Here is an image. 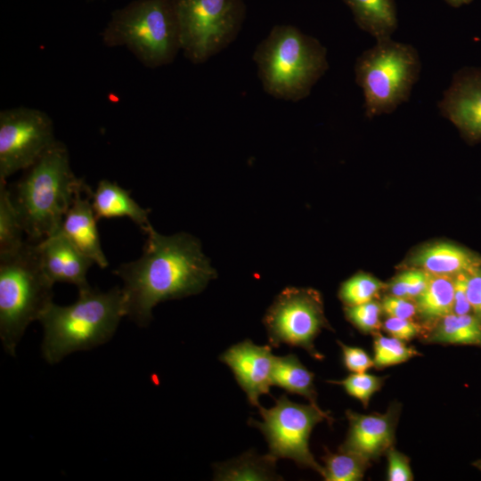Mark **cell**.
Returning a JSON list of instances; mask_svg holds the SVG:
<instances>
[{
  "label": "cell",
  "mask_w": 481,
  "mask_h": 481,
  "mask_svg": "<svg viewBox=\"0 0 481 481\" xmlns=\"http://www.w3.org/2000/svg\"><path fill=\"white\" fill-rule=\"evenodd\" d=\"M145 234L141 257L113 271L123 281L125 316L139 327L149 325L159 303L199 294L216 277L194 236L162 235L152 226Z\"/></svg>",
  "instance_id": "6da1fadb"
},
{
  "label": "cell",
  "mask_w": 481,
  "mask_h": 481,
  "mask_svg": "<svg viewBox=\"0 0 481 481\" xmlns=\"http://www.w3.org/2000/svg\"><path fill=\"white\" fill-rule=\"evenodd\" d=\"M86 185L74 175L66 145L56 141L8 187L27 240L38 243L59 232L76 193Z\"/></svg>",
  "instance_id": "7a4b0ae2"
},
{
  "label": "cell",
  "mask_w": 481,
  "mask_h": 481,
  "mask_svg": "<svg viewBox=\"0 0 481 481\" xmlns=\"http://www.w3.org/2000/svg\"><path fill=\"white\" fill-rule=\"evenodd\" d=\"M125 316L121 287L107 291L91 286L78 290L69 306L50 303L38 318L44 338L41 353L50 364L77 351L90 350L108 342Z\"/></svg>",
  "instance_id": "3957f363"
},
{
  "label": "cell",
  "mask_w": 481,
  "mask_h": 481,
  "mask_svg": "<svg viewBox=\"0 0 481 481\" xmlns=\"http://www.w3.org/2000/svg\"><path fill=\"white\" fill-rule=\"evenodd\" d=\"M253 60L264 90L274 98L298 102L329 69L327 49L291 25H276L257 46Z\"/></svg>",
  "instance_id": "277c9868"
},
{
  "label": "cell",
  "mask_w": 481,
  "mask_h": 481,
  "mask_svg": "<svg viewBox=\"0 0 481 481\" xmlns=\"http://www.w3.org/2000/svg\"><path fill=\"white\" fill-rule=\"evenodd\" d=\"M53 287L37 243L25 240L16 252L0 257V338L9 355L15 356L28 326L53 302Z\"/></svg>",
  "instance_id": "5b68a950"
},
{
  "label": "cell",
  "mask_w": 481,
  "mask_h": 481,
  "mask_svg": "<svg viewBox=\"0 0 481 481\" xmlns=\"http://www.w3.org/2000/svg\"><path fill=\"white\" fill-rule=\"evenodd\" d=\"M110 47L126 46L147 68L174 61L181 50L171 0H135L112 13L102 32Z\"/></svg>",
  "instance_id": "8992f818"
},
{
  "label": "cell",
  "mask_w": 481,
  "mask_h": 481,
  "mask_svg": "<svg viewBox=\"0 0 481 481\" xmlns=\"http://www.w3.org/2000/svg\"><path fill=\"white\" fill-rule=\"evenodd\" d=\"M421 62L416 48L391 37L376 40L355 63V83L364 97L365 116L394 112L408 102L419 80Z\"/></svg>",
  "instance_id": "52a82bcc"
},
{
  "label": "cell",
  "mask_w": 481,
  "mask_h": 481,
  "mask_svg": "<svg viewBox=\"0 0 481 481\" xmlns=\"http://www.w3.org/2000/svg\"><path fill=\"white\" fill-rule=\"evenodd\" d=\"M177 19L181 50L194 64L232 43L245 18L242 0H171Z\"/></svg>",
  "instance_id": "ba28073f"
},
{
  "label": "cell",
  "mask_w": 481,
  "mask_h": 481,
  "mask_svg": "<svg viewBox=\"0 0 481 481\" xmlns=\"http://www.w3.org/2000/svg\"><path fill=\"white\" fill-rule=\"evenodd\" d=\"M263 420L249 419V424L258 428L266 439L270 454L276 459H290L298 466L311 469L323 476L324 469L309 448V437L316 424L333 419L329 412L311 404L290 401L286 395L275 400L272 408L258 407Z\"/></svg>",
  "instance_id": "9c48e42d"
},
{
  "label": "cell",
  "mask_w": 481,
  "mask_h": 481,
  "mask_svg": "<svg viewBox=\"0 0 481 481\" xmlns=\"http://www.w3.org/2000/svg\"><path fill=\"white\" fill-rule=\"evenodd\" d=\"M263 323L272 347L281 344L305 349L313 358L324 355L314 346L322 329H330L321 295L313 289L287 287L267 309Z\"/></svg>",
  "instance_id": "30bf717a"
},
{
  "label": "cell",
  "mask_w": 481,
  "mask_h": 481,
  "mask_svg": "<svg viewBox=\"0 0 481 481\" xmlns=\"http://www.w3.org/2000/svg\"><path fill=\"white\" fill-rule=\"evenodd\" d=\"M57 140L51 118L18 107L0 112V182L30 167Z\"/></svg>",
  "instance_id": "8fae6325"
},
{
  "label": "cell",
  "mask_w": 481,
  "mask_h": 481,
  "mask_svg": "<svg viewBox=\"0 0 481 481\" xmlns=\"http://www.w3.org/2000/svg\"><path fill=\"white\" fill-rule=\"evenodd\" d=\"M437 106L465 138L481 141V68L457 70Z\"/></svg>",
  "instance_id": "7c38bea8"
},
{
  "label": "cell",
  "mask_w": 481,
  "mask_h": 481,
  "mask_svg": "<svg viewBox=\"0 0 481 481\" xmlns=\"http://www.w3.org/2000/svg\"><path fill=\"white\" fill-rule=\"evenodd\" d=\"M400 410L398 403H393L385 413L361 414L346 410L348 431L338 450L355 453L370 463L376 461L395 444Z\"/></svg>",
  "instance_id": "4fadbf2b"
},
{
  "label": "cell",
  "mask_w": 481,
  "mask_h": 481,
  "mask_svg": "<svg viewBox=\"0 0 481 481\" xmlns=\"http://www.w3.org/2000/svg\"><path fill=\"white\" fill-rule=\"evenodd\" d=\"M274 355L271 346H257L245 339L230 346L219 355V361L232 371L249 404L260 407L259 396L270 394Z\"/></svg>",
  "instance_id": "5bb4252c"
},
{
  "label": "cell",
  "mask_w": 481,
  "mask_h": 481,
  "mask_svg": "<svg viewBox=\"0 0 481 481\" xmlns=\"http://www.w3.org/2000/svg\"><path fill=\"white\" fill-rule=\"evenodd\" d=\"M37 247L42 268L53 284L69 283L78 290L90 287L86 273L94 263L61 231L38 242Z\"/></svg>",
  "instance_id": "9a60e30c"
},
{
  "label": "cell",
  "mask_w": 481,
  "mask_h": 481,
  "mask_svg": "<svg viewBox=\"0 0 481 481\" xmlns=\"http://www.w3.org/2000/svg\"><path fill=\"white\" fill-rule=\"evenodd\" d=\"M91 192L86 185L76 193L60 231L94 264L105 268L109 262L102 249Z\"/></svg>",
  "instance_id": "2e32d148"
},
{
  "label": "cell",
  "mask_w": 481,
  "mask_h": 481,
  "mask_svg": "<svg viewBox=\"0 0 481 481\" xmlns=\"http://www.w3.org/2000/svg\"><path fill=\"white\" fill-rule=\"evenodd\" d=\"M92 206L97 220L126 216L144 233L151 226L149 221L150 209L142 208L132 197L131 192L117 183L107 179L99 181L91 192Z\"/></svg>",
  "instance_id": "e0dca14e"
},
{
  "label": "cell",
  "mask_w": 481,
  "mask_h": 481,
  "mask_svg": "<svg viewBox=\"0 0 481 481\" xmlns=\"http://www.w3.org/2000/svg\"><path fill=\"white\" fill-rule=\"evenodd\" d=\"M481 263V257L454 244L439 242L419 250L411 264L430 274L456 276L469 273Z\"/></svg>",
  "instance_id": "ac0fdd59"
},
{
  "label": "cell",
  "mask_w": 481,
  "mask_h": 481,
  "mask_svg": "<svg viewBox=\"0 0 481 481\" xmlns=\"http://www.w3.org/2000/svg\"><path fill=\"white\" fill-rule=\"evenodd\" d=\"M426 343L481 347V321L473 314H450L427 328Z\"/></svg>",
  "instance_id": "d6986e66"
},
{
  "label": "cell",
  "mask_w": 481,
  "mask_h": 481,
  "mask_svg": "<svg viewBox=\"0 0 481 481\" xmlns=\"http://www.w3.org/2000/svg\"><path fill=\"white\" fill-rule=\"evenodd\" d=\"M355 23L376 40L391 37L398 26L395 0H343Z\"/></svg>",
  "instance_id": "ffe728a7"
},
{
  "label": "cell",
  "mask_w": 481,
  "mask_h": 481,
  "mask_svg": "<svg viewBox=\"0 0 481 481\" xmlns=\"http://www.w3.org/2000/svg\"><path fill=\"white\" fill-rule=\"evenodd\" d=\"M424 330L453 313L454 276L430 274L425 289L414 299Z\"/></svg>",
  "instance_id": "44dd1931"
},
{
  "label": "cell",
  "mask_w": 481,
  "mask_h": 481,
  "mask_svg": "<svg viewBox=\"0 0 481 481\" xmlns=\"http://www.w3.org/2000/svg\"><path fill=\"white\" fill-rule=\"evenodd\" d=\"M277 459L249 451L238 458L214 466V480H281L276 474Z\"/></svg>",
  "instance_id": "7402d4cb"
},
{
  "label": "cell",
  "mask_w": 481,
  "mask_h": 481,
  "mask_svg": "<svg viewBox=\"0 0 481 481\" xmlns=\"http://www.w3.org/2000/svg\"><path fill=\"white\" fill-rule=\"evenodd\" d=\"M314 379V373L295 355L274 357L273 386L280 387L289 394L304 396L309 404L319 407Z\"/></svg>",
  "instance_id": "603a6c76"
},
{
  "label": "cell",
  "mask_w": 481,
  "mask_h": 481,
  "mask_svg": "<svg viewBox=\"0 0 481 481\" xmlns=\"http://www.w3.org/2000/svg\"><path fill=\"white\" fill-rule=\"evenodd\" d=\"M24 231L10 198L6 182H0V257L16 252L23 245Z\"/></svg>",
  "instance_id": "cb8c5ba5"
},
{
  "label": "cell",
  "mask_w": 481,
  "mask_h": 481,
  "mask_svg": "<svg viewBox=\"0 0 481 481\" xmlns=\"http://www.w3.org/2000/svg\"><path fill=\"white\" fill-rule=\"evenodd\" d=\"M324 462L323 479L326 481H359L371 463L362 457L341 450L331 452L327 448L322 457Z\"/></svg>",
  "instance_id": "d4e9b609"
},
{
  "label": "cell",
  "mask_w": 481,
  "mask_h": 481,
  "mask_svg": "<svg viewBox=\"0 0 481 481\" xmlns=\"http://www.w3.org/2000/svg\"><path fill=\"white\" fill-rule=\"evenodd\" d=\"M420 355L414 346L394 337H386L379 332L374 334L373 361L374 367L383 369L400 364Z\"/></svg>",
  "instance_id": "484cf974"
},
{
  "label": "cell",
  "mask_w": 481,
  "mask_h": 481,
  "mask_svg": "<svg viewBox=\"0 0 481 481\" xmlns=\"http://www.w3.org/2000/svg\"><path fill=\"white\" fill-rule=\"evenodd\" d=\"M387 285L368 273H357L345 281L338 290V298L346 306L370 302L386 289Z\"/></svg>",
  "instance_id": "4316f807"
},
{
  "label": "cell",
  "mask_w": 481,
  "mask_h": 481,
  "mask_svg": "<svg viewBox=\"0 0 481 481\" xmlns=\"http://www.w3.org/2000/svg\"><path fill=\"white\" fill-rule=\"evenodd\" d=\"M385 377H379L366 372H353L341 380H327L341 386L352 397L359 400L367 408L372 395L380 390Z\"/></svg>",
  "instance_id": "83f0119b"
},
{
  "label": "cell",
  "mask_w": 481,
  "mask_h": 481,
  "mask_svg": "<svg viewBox=\"0 0 481 481\" xmlns=\"http://www.w3.org/2000/svg\"><path fill=\"white\" fill-rule=\"evenodd\" d=\"M345 315L357 330L364 334H376L382 328L381 304L371 300L360 305L346 306Z\"/></svg>",
  "instance_id": "f1b7e54d"
},
{
  "label": "cell",
  "mask_w": 481,
  "mask_h": 481,
  "mask_svg": "<svg viewBox=\"0 0 481 481\" xmlns=\"http://www.w3.org/2000/svg\"><path fill=\"white\" fill-rule=\"evenodd\" d=\"M382 330L389 336L405 342L422 335L424 332L423 325L414 322L412 319L396 317H387L382 322Z\"/></svg>",
  "instance_id": "f546056e"
},
{
  "label": "cell",
  "mask_w": 481,
  "mask_h": 481,
  "mask_svg": "<svg viewBox=\"0 0 481 481\" xmlns=\"http://www.w3.org/2000/svg\"><path fill=\"white\" fill-rule=\"evenodd\" d=\"M387 459V479L388 481H412L413 474L410 459L403 452L391 447L385 454Z\"/></svg>",
  "instance_id": "4dcf8cb0"
},
{
  "label": "cell",
  "mask_w": 481,
  "mask_h": 481,
  "mask_svg": "<svg viewBox=\"0 0 481 481\" xmlns=\"http://www.w3.org/2000/svg\"><path fill=\"white\" fill-rule=\"evenodd\" d=\"M342 351L343 364L351 372H366L374 367V361L368 353L358 346H351L338 340Z\"/></svg>",
  "instance_id": "1f68e13d"
},
{
  "label": "cell",
  "mask_w": 481,
  "mask_h": 481,
  "mask_svg": "<svg viewBox=\"0 0 481 481\" xmlns=\"http://www.w3.org/2000/svg\"><path fill=\"white\" fill-rule=\"evenodd\" d=\"M380 304L387 317L412 319L417 314L416 304L412 299L387 295Z\"/></svg>",
  "instance_id": "d6a6232c"
},
{
  "label": "cell",
  "mask_w": 481,
  "mask_h": 481,
  "mask_svg": "<svg viewBox=\"0 0 481 481\" xmlns=\"http://www.w3.org/2000/svg\"><path fill=\"white\" fill-rule=\"evenodd\" d=\"M467 296L471 313L481 321V263L467 273Z\"/></svg>",
  "instance_id": "836d02e7"
},
{
  "label": "cell",
  "mask_w": 481,
  "mask_h": 481,
  "mask_svg": "<svg viewBox=\"0 0 481 481\" xmlns=\"http://www.w3.org/2000/svg\"><path fill=\"white\" fill-rule=\"evenodd\" d=\"M467 273L454 276L453 313L457 314H472L467 296Z\"/></svg>",
  "instance_id": "e575fe53"
},
{
  "label": "cell",
  "mask_w": 481,
  "mask_h": 481,
  "mask_svg": "<svg viewBox=\"0 0 481 481\" xmlns=\"http://www.w3.org/2000/svg\"><path fill=\"white\" fill-rule=\"evenodd\" d=\"M407 279L408 298L414 300L426 288L430 273L420 269L414 268L405 271Z\"/></svg>",
  "instance_id": "d590c367"
},
{
  "label": "cell",
  "mask_w": 481,
  "mask_h": 481,
  "mask_svg": "<svg viewBox=\"0 0 481 481\" xmlns=\"http://www.w3.org/2000/svg\"><path fill=\"white\" fill-rule=\"evenodd\" d=\"M444 1L452 7H459L462 4H468L472 2V0H444Z\"/></svg>",
  "instance_id": "8d00e7d4"
},
{
  "label": "cell",
  "mask_w": 481,
  "mask_h": 481,
  "mask_svg": "<svg viewBox=\"0 0 481 481\" xmlns=\"http://www.w3.org/2000/svg\"><path fill=\"white\" fill-rule=\"evenodd\" d=\"M473 465H474L477 469H478L479 470H481V459H480V460H477V461H475V462L473 463Z\"/></svg>",
  "instance_id": "74e56055"
}]
</instances>
